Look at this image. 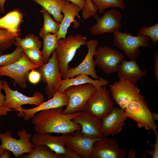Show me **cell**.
Returning <instances> with one entry per match:
<instances>
[{
	"instance_id": "23",
	"label": "cell",
	"mask_w": 158,
	"mask_h": 158,
	"mask_svg": "<svg viewBox=\"0 0 158 158\" xmlns=\"http://www.w3.org/2000/svg\"><path fill=\"white\" fill-rule=\"evenodd\" d=\"M23 17L22 13L18 9L9 12L0 18V29L8 30L16 37H19Z\"/></svg>"
},
{
	"instance_id": "4",
	"label": "cell",
	"mask_w": 158,
	"mask_h": 158,
	"mask_svg": "<svg viewBox=\"0 0 158 158\" xmlns=\"http://www.w3.org/2000/svg\"><path fill=\"white\" fill-rule=\"evenodd\" d=\"M114 44L130 60H135L140 53V47H150V38L139 32L136 36L118 30L113 33Z\"/></svg>"
},
{
	"instance_id": "27",
	"label": "cell",
	"mask_w": 158,
	"mask_h": 158,
	"mask_svg": "<svg viewBox=\"0 0 158 158\" xmlns=\"http://www.w3.org/2000/svg\"><path fill=\"white\" fill-rule=\"evenodd\" d=\"M41 12L43 15L44 24L39 33L40 37L42 38L48 33L57 34L60 27V23L54 20L49 13L44 8L42 7Z\"/></svg>"
},
{
	"instance_id": "6",
	"label": "cell",
	"mask_w": 158,
	"mask_h": 158,
	"mask_svg": "<svg viewBox=\"0 0 158 158\" xmlns=\"http://www.w3.org/2000/svg\"><path fill=\"white\" fill-rule=\"evenodd\" d=\"M40 66L32 61L23 51L22 56L18 61L8 65L0 66V76L10 77L20 87L25 89L27 86V81L29 72L33 69H38Z\"/></svg>"
},
{
	"instance_id": "34",
	"label": "cell",
	"mask_w": 158,
	"mask_h": 158,
	"mask_svg": "<svg viewBox=\"0 0 158 158\" xmlns=\"http://www.w3.org/2000/svg\"><path fill=\"white\" fill-rule=\"evenodd\" d=\"M82 11V18L85 20L96 15L98 9L97 6L91 0H86L85 6Z\"/></svg>"
},
{
	"instance_id": "9",
	"label": "cell",
	"mask_w": 158,
	"mask_h": 158,
	"mask_svg": "<svg viewBox=\"0 0 158 158\" xmlns=\"http://www.w3.org/2000/svg\"><path fill=\"white\" fill-rule=\"evenodd\" d=\"M124 110L128 117L135 121L139 128H144L149 131L152 130L154 132L157 130L158 126L145 99L130 101Z\"/></svg>"
},
{
	"instance_id": "39",
	"label": "cell",
	"mask_w": 158,
	"mask_h": 158,
	"mask_svg": "<svg viewBox=\"0 0 158 158\" xmlns=\"http://www.w3.org/2000/svg\"><path fill=\"white\" fill-rule=\"evenodd\" d=\"M154 71L155 77L158 82V54L157 50L155 52L154 61Z\"/></svg>"
},
{
	"instance_id": "5",
	"label": "cell",
	"mask_w": 158,
	"mask_h": 158,
	"mask_svg": "<svg viewBox=\"0 0 158 158\" xmlns=\"http://www.w3.org/2000/svg\"><path fill=\"white\" fill-rule=\"evenodd\" d=\"M97 88L90 83L72 85L67 88L63 93L68 97V103L63 111L64 114H70L82 112L90 97Z\"/></svg>"
},
{
	"instance_id": "48",
	"label": "cell",
	"mask_w": 158,
	"mask_h": 158,
	"mask_svg": "<svg viewBox=\"0 0 158 158\" xmlns=\"http://www.w3.org/2000/svg\"></svg>"
},
{
	"instance_id": "26",
	"label": "cell",
	"mask_w": 158,
	"mask_h": 158,
	"mask_svg": "<svg viewBox=\"0 0 158 158\" xmlns=\"http://www.w3.org/2000/svg\"><path fill=\"white\" fill-rule=\"evenodd\" d=\"M43 46L41 51L44 63H47L50 59L51 55L55 50L58 40L57 34L48 33L42 37Z\"/></svg>"
},
{
	"instance_id": "45",
	"label": "cell",
	"mask_w": 158,
	"mask_h": 158,
	"mask_svg": "<svg viewBox=\"0 0 158 158\" xmlns=\"http://www.w3.org/2000/svg\"><path fill=\"white\" fill-rule=\"evenodd\" d=\"M152 116L153 118L154 121L158 120V115L155 113H152Z\"/></svg>"
},
{
	"instance_id": "16",
	"label": "cell",
	"mask_w": 158,
	"mask_h": 158,
	"mask_svg": "<svg viewBox=\"0 0 158 158\" xmlns=\"http://www.w3.org/2000/svg\"><path fill=\"white\" fill-rule=\"evenodd\" d=\"M101 138L88 136L79 131L73 135L67 134L65 145L81 157L90 158L94 143Z\"/></svg>"
},
{
	"instance_id": "21",
	"label": "cell",
	"mask_w": 158,
	"mask_h": 158,
	"mask_svg": "<svg viewBox=\"0 0 158 158\" xmlns=\"http://www.w3.org/2000/svg\"><path fill=\"white\" fill-rule=\"evenodd\" d=\"M68 95L57 91L51 98L46 102H43L35 107L30 109L22 108V111L24 114V120L25 121H27L32 119L35 114L40 111L64 106L66 107L68 105Z\"/></svg>"
},
{
	"instance_id": "28",
	"label": "cell",
	"mask_w": 158,
	"mask_h": 158,
	"mask_svg": "<svg viewBox=\"0 0 158 158\" xmlns=\"http://www.w3.org/2000/svg\"><path fill=\"white\" fill-rule=\"evenodd\" d=\"M45 145L35 146L33 151L27 155H22L20 158H64L63 155L58 154L52 152Z\"/></svg>"
},
{
	"instance_id": "37",
	"label": "cell",
	"mask_w": 158,
	"mask_h": 158,
	"mask_svg": "<svg viewBox=\"0 0 158 158\" xmlns=\"http://www.w3.org/2000/svg\"><path fill=\"white\" fill-rule=\"evenodd\" d=\"M156 137V141L154 144L151 143L150 146L154 147V149L151 150H148L146 152L148 155H151L152 158H158V133L156 130L154 132Z\"/></svg>"
},
{
	"instance_id": "46",
	"label": "cell",
	"mask_w": 158,
	"mask_h": 158,
	"mask_svg": "<svg viewBox=\"0 0 158 158\" xmlns=\"http://www.w3.org/2000/svg\"><path fill=\"white\" fill-rule=\"evenodd\" d=\"M6 149L2 148L1 145H0V158Z\"/></svg>"
},
{
	"instance_id": "11",
	"label": "cell",
	"mask_w": 158,
	"mask_h": 158,
	"mask_svg": "<svg viewBox=\"0 0 158 158\" xmlns=\"http://www.w3.org/2000/svg\"><path fill=\"white\" fill-rule=\"evenodd\" d=\"M94 56L96 65L107 75L116 73L119 65L125 58V56L111 46L99 47Z\"/></svg>"
},
{
	"instance_id": "20",
	"label": "cell",
	"mask_w": 158,
	"mask_h": 158,
	"mask_svg": "<svg viewBox=\"0 0 158 158\" xmlns=\"http://www.w3.org/2000/svg\"><path fill=\"white\" fill-rule=\"evenodd\" d=\"M81 11L82 9L80 7L73 3H70L68 1L63 6L61 12L63 14V17L57 33L58 40L66 38L68 29L71 23H73V27L74 28L80 26L79 22L75 18V16H77L81 20L79 12Z\"/></svg>"
},
{
	"instance_id": "19",
	"label": "cell",
	"mask_w": 158,
	"mask_h": 158,
	"mask_svg": "<svg viewBox=\"0 0 158 158\" xmlns=\"http://www.w3.org/2000/svg\"><path fill=\"white\" fill-rule=\"evenodd\" d=\"M116 73L119 80L136 85L143 77L147 75V71L145 69L142 71L135 60H127L124 58L119 65Z\"/></svg>"
},
{
	"instance_id": "41",
	"label": "cell",
	"mask_w": 158,
	"mask_h": 158,
	"mask_svg": "<svg viewBox=\"0 0 158 158\" xmlns=\"http://www.w3.org/2000/svg\"><path fill=\"white\" fill-rule=\"evenodd\" d=\"M3 83L1 79H0V107L2 106L4 104L5 99V96L1 92L3 89Z\"/></svg>"
},
{
	"instance_id": "36",
	"label": "cell",
	"mask_w": 158,
	"mask_h": 158,
	"mask_svg": "<svg viewBox=\"0 0 158 158\" xmlns=\"http://www.w3.org/2000/svg\"><path fill=\"white\" fill-rule=\"evenodd\" d=\"M28 79L31 83L36 84L41 79V74L37 70L33 69L29 72L28 75Z\"/></svg>"
},
{
	"instance_id": "32",
	"label": "cell",
	"mask_w": 158,
	"mask_h": 158,
	"mask_svg": "<svg viewBox=\"0 0 158 158\" xmlns=\"http://www.w3.org/2000/svg\"><path fill=\"white\" fill-rule=\"evenodd\" d=\"M16 36L6 30L0 29V51H5L14 43Z\"/></svg>"
},
{
	"instance_id": "8",
	"label": "cell",
	"mask_w": 158,
	"mask_h": 158,
	"mask_svg": "<svg viewBox=\"0 0 158 158\" xmlns=\"http://www.w3.org/2000/svg\"><path fill=\"white\" fill-rule=\"evenodd\" d=\"M37 69L43 83L47 84L44 92L49 100L58 91L62 80L55 50L48 61Z\"/></svg>"
},
{
	"instance_id": "24",
	"label": "cell",
	"mask_w": 158,
	"mask_h": 158,
	"mask_svg": "<svg viewBox=\"0 0 158 158\" xmlns=\"http://www.w3.org/2000/svg\"><path fill=\"white\" fill-rule=\"evenodd\" d=\"M75 78L63 79L61 84L60 86L58 92L63 93L69 87L72 85H82L86 83H90L94 85L97 88L102 86L108 85L109 81L102 77L99 79L92 80L88 75L80 74Z\"/></svg>"
},
{
	"instance_id": "38",
	"label": "cell",
	"mask_w": 158,
	"mask_h": 158,
	"mask_svg": "<svg viewBox=\"0 0 158 158\" xmlns=\"http://www.w3.org/2000/svg\"><path fill=\"white\" fill-rule=\"evenodd\" d=\"M64 158H82L75 151L70 148L65 147V154H63Z\"/></svg>"
},
{
	"instance_id": "43",
	"label": "cell",
	"mask_w": 158,
	"mask_h": 158,
	"mask_svg": "<svg viewBox=\"0 0 158 158\" xmlns=\"http://www.w3.org/2000/svg\"><path fill=\"white\" fill-rule=\"evenodd\" d=\"M136 154V151L135 150L133 151V149H130L128 152V158H135Z\"/></svg>"
},
{
	"instance_id": "31",
	"label": "cell",
	"mask_w": 158,
	"mask_h": 158,
	"mask_svg": "<svg viewBox=\"0 0 158 158\" xmlns=\"http://www.w3.org/2000/svg\"><path fill=\"white\" fill-rule=\"evenodd\" d=\"M23 54V49L17 47L12 52L0 56V66L8 65L14 63L20 58Z\"/></svg>"
},
{
	"instance_id": "42",
	"label": "cell",
	"mask_w": 158,
	"mask_h": 158,
	"mask_svg": "<svg viewBox=\"0 0 158 158\" xmlns=\"http://www.w3.org/2000/svg\"><path fill=\"white\" fill-rule=\"evenodd\" d=\"M10 151L6 149L5 151L1 156L0 158H10L11 157L10 156Z\"/></svg>"
},
{
	"instance_id": "15",
	"label": "cell",
	"mask_w": 158,
	"mask_h": 158,
	"mask_svg": "<svg viewBox=\"0 0 158 158\" xmlns=\"http://www.w3.org/2000/svg\"><path fill=\"white\" fill-rule=\"evenodd\" d=\"M126 154V148H120L116 139L105 137L94 142L90 158H123Z\"/></svg>"
},
{
	"instance_id": "40",
	"label": "cell",
	"mask_w": 158,
	"mask_h": 158,
	"mask_svg": "<svg viewBox=\"0 0 158 158\" xmlns=\"http://www.w3.org/2000/svg\"><path fill=\"white\" fill-rule=\"evenodd\" d=\"M69 1H71L72 3L74 4L79 7L82 9L85 7L86 0H67Z\"/></svg>"
},
{
	"instance_id": "7",
	"label": "cell",
	"mask_w": 158,
	"mask_h": 158,
	"mask_svg": "<svg viewBox=\"0 0 158 158\" xmlns=\"http://www.w3.org/2000/svg\"><path fill=\"white\" fill-rule=\"evenodd\" d=\"M114 107V103L104 85L97 89L87 101L84 110L102 120L111 112Z\"/></svg>"
},
{
	"instance_id": "10",
	"label": "cell",
	"mask_w": 158,
	"mask_h": 158,
	"mask_svg": "<svg viewBox=\"0 0 158 158\" xmlns=\"http://www.w3.org/2000/svg\"><path fill=\"white\" fill-rule=\"evenodd\" d=\"M13 132L8 130L5 133L0 132V140L1 147L13 153L15 157H19L24 153H30L33 150L34 146L30 142L32 135L27 133L23 128L18 131L17 134L20 138L17 140L12 136Z\"/></svg>"
},
{
	"instance_id": "35",
	"label": "cell",
	"mask_w": 158,
	"mask_h": 158,
	"mask_svg": "<svg viewBox=\"0 0 158 158\" xmlns=\"http://www.w3.org/2000/svg\"><path fill=\"white\" fill-rule=\"evenodd\" d=\"M23 51L28 58L35 63L41 66L44 64L40 49H29L24 50Z\"/></svg>"
},
{
	"instance_id": "30",
	"label": "cell",
	"mask_w": 158,
	"mask_h": 158,
	"mask_svg": "<svg viewBox=\"0 0 158 158\" xmlns=\"http://www.w3.org/2000/svg\"><path fill=\"white\" fill-rule=\"evenodd\" d=\"M97 6L98 13L103 14L106 9L109 8H119L125 10L124 0H91Z\"/></svg>"
},
{
	"instance_id": "22",
	"label": "cell",
	"mask_w": 158,
	"mask_h": 158,
	"mask_svg": "<svg viewBox=\"0 0 158 158\" xmlns=\"http://www.w3.org/2000/svg\"><path fill=\"white\" fill-rule=\"evenodd\" d=\"M67 134L59 136L51 135L50 133L41 135L35 133L32 137L31 141L34 147L45 145L58 154H65L66 142Z\"/></svg>"
},
{
	"instance_id": "12",
	"label": "cell",
	"mask_w": 158,
	"mask_h": 158,
	"mask_svg": "<svg viewBox=\"0 0 158 158\" xmlns=\"http://www.w3.org/2000/svg\"><path fill=\"white\" fill-rule=\"evenodd\" d=\"M109 91L113 99L121 109H125L130 101L145 99L140 93V90L136 85L119 80L109 85Z\"/></svg>"
},
{
	"instance_id": "1",
	"label": "cell",
	"mask_w": 158,
	"mask_h": 158,
	"mask_svg": "<svg viewBox=\"0 0 158 158\" xmlns=\"http://www.w3.org/2000/svg\"><path fill=\"white\" fill-rule=\"evenodd\" d=\"M63 110V107H60L36 113L32 121L36 133L41 135L52 133L72 134L80 130V126L72 120L82 112L64 114Z\"/></svg>"
},
{
	"instance_id": "29",
	"label": "cell",
	"mask_w": 158,
	"mask_h": 158,
	"mask_svg": "<svg viewBox=\"0 0 158 158\" xmlns=\"http://www.w3.org/2000/svg\"><path fill=\"white\" fill-rule=\"evenodd\" d=\"M14 44L23 51L29 49H40L42 46L41 41L38 37L33 34H29L23 38L19 37H16Z\"/></svg>"
},
{
	"instance_id": "47",
	"label": "cell",
	"mask_w": 158,
	"mask_h": 158,
	"mask_svg": "<svg viewBox=\"0 0 158 158\" xmlns=\"http://www.w3.org/2000/svg\"><path fill=\"white\" fill-rule=\"evenodd\" d=\"M2 55V52L1 51H0V56Z\"/></svg>"
},
{
	"instance_id": "33",
	"label": "cell",
	"mask_w": 158,
	"mask_h": 158,
	"mask_svg": "<svg viewBox=\"0 0 158 158\" xmlns=\"http://www.w3.org/2000/svg\"><path fill=\"white\" fill-rule=\"evenodd\" d=\"M138 32L149 37L155 46L158 41V23L148 27L142 26Z\"/></svg>"
},
{
	"instance_id": "2",
	"label": "cell",
	"mask_w": 158,
	"mask_h": 158,
	"mask_svg": "<svg viewBox=\"0 0 158 158\" xmlns=\"http://www.w3.org/2000/svg\"><path fill=\"white\" fill-rule=\"evenodd\" d=\"M3 89L5 93V99L3 105L0 107V117L6 116L7 112L13 110L19 111L17 115L20 117H23L24 114L22 111V106L26 104L34 105L38 106L44 102V97L42 93L35 91L32 97H28L18 91L11 89L6 81H3Z\"/></svg>"
},
{
	"instance_id": "3",
	"label": "cell",
	"mask_w": 158,
	"mask_h": 158,
	"mask_svg": "<svg viewBox=\"0 0 158 158\" xmlns=\"http://www.w3.org/2000/svg\"><path fill=\"white\" fill-rule=\"evenodd\" d=\"M87 37L81 34L69 35L67 38L58 40L55 50L59 68L63 78L69 68V63L72 60L77 50L86 45Z\"/></svg>"
},
{
	"instance_id": "14",
	"label": "cell",
	"mask_w": 158,
	"mask_h": 158,
	"mask_svg": "<svg viewBox=\"0 0 158 158\" xmlns=\"http://www.w3.org/2000/svg\"><path fill=\"white\" fill-rule=\"evenodd\" d=\"M103 13L101 18L97 14L94 16L97 23L90 28L92 35H96L106 33H114L119 30L121 28V21L122 16L119 11L113 8Z\"/></svg>"
},
{
	"instance_id": "44",
	"label": "cell",
	"mask_w": 158,
	"mask_h": 158,
	"mask_svg": "<svg viewBox=\"0 0 158 158\" xmlns=\"http://www.w3.org/2000/svg\"><path fill=\"white\" fill-rule=\"evenodd\" d=\"M6 0H0V12L2 14L5 13L4 5Z\"/></svg>"
},
{
	"instance_id": "13",
	"label": "cell",
	"mask_w": 158,
	"mask_h": 158,
	"mask_svg": "<svg viewBox=\"0 0 158 158\" xmlns=\"http://www.w3.org/2000/svg\"><path fill=\"white\" fill-rule=\"evenodd\" d=\"M99 44L98 40L95 39L87 41L88 51L84 59L82 62L75 67L69 68L63 79L74 77L80 74L91 76L95 79H99L95 70L96 63L94 56Z\"/></svg>"
},
{
	"instance_id": "17",
	"label": "cell",
	"mask_w": 158,
	"mask_h": 158,
	"mask_svg": "<svg viewBox=\"0 0 158 158\" xmlns=\"http://www.w3.org/2000/svg\"><path fill=\"white\" fill-rule=\"evenodd\" d=\"M128 118L125 110L120 107H114L111 112L102 120V130L104 135L114 136L120 133Z\"/></svg>"
},
{
	"instance_id": "25",
	"label": "cell",
	"mask_w": 158,
	"mask_h": 158,
	"mask_svg": "<svg viewBox=\"0 0 158 158\" xmlns=\"http://www.w3.org/2000/svg\"><path fill=\"white\" fill-rule=\"evenodd\" d=\"M44 8L53 16L54 20L60 23L63 15L61 10L63 6L67 2V0H32Z\"/></svg>"
},
{
	"instance_id": "18",
	"label": "cell",
	"mask_w": 158,
	"mask_h": 158,
	"mask_svg": "<svg viewBox=\"0 0 158 158\" xmlns=\"http://www.w3.org/2000/svg\"><path fill=\"white\" fill-rule=\"evenodd\" d=\"M74 123L81 126V131L83 134L88 136L98 138L105 137L102 130V120L96 118L85 111L72 119Z\"/></svg>"
}]
</instances>
